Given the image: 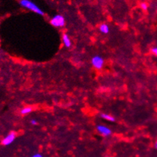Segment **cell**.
<instances>
[{"label": "cell", "instance_id": "obj_1", "mask_svg": "<svg viewBox=\"0 0 157 157\" xmlns=\"http://www.w3.org/2000/svg\"><path fill=\"white\" fill-rule=\"evenodd\" d=\"M20 5L22 7L25 8V9L31 11V12H35V13L40 14V15L44 14V12H43L42 9L40 7H38L34 2H33L30 0H20Z\"/></svg>", "mask_w": 157, "mask_h": 157}, {"label": "cell", "instance_id": "obj_12", "mask_svg": "<svg viewBox=\"0 0 157 157\" xmlns=\"http://www.w3.org/2000/svg\"><path fill=\"white\" fill-rule=\"evenodd\" d=\"M30 123H31V124H33V125H36V124H37V121L35 119H32L31 121H30Z\"/></svg>", "mask_w": 157, "mask_h": 157}, {"label": "cell", "instance_id": "obj_14", "mask_svg": "<svg viewBox=\"0 0 157 157\" xmlns=\"http://www.w3.org/2000/svg\"><path fill=\"white\" fill-rule=\"evenodd\" d=\"M155 147H156V148L157 149V141H156V144H155Z\"/></svg>", "mask_w": 157, "mask_h": 157}, {"label": "cell", "instance_id": "obj_4", "mask_svg": "<svg viewBox=\"0 0 157 157\" xmlns=\"http://www.w3.org/2000/svg\"><path fill=\"white\" fill-rule=\"evenodd\" d=\"M16 138V134L14 132H11L6 136L2 140V144L4 146H9L14 142Z\"/></svg>", "mask_w": 157, "mask_h": 157}, {"label": "cell", "instance_id": "obj_8", "mask_svg": "<svg viewBox=\"0 0 157 157\" xmlns=\"http://www.w3.org/2000/svg\"><path fill=\"white\" fill-rule=\"evenodd\" d=\"M100 116L102 117V118H103V119L106 120V121H115V118L113 116H112V115H109V114H105V113H102V114L100 115Z\"/></svg>", "mask_w": 157, "mask_h": 157}, {"label": "cell", "instance_id": "obj_11", "mask_svg": "<svg viewBox=\"0 0 157 157\" xmlns=\"http://www.w3.org/2000/svg\"><path fill=\"white\" fill-rule=\"evenodd\" d=\"M151 51H152V52L154 54V55H156L157 56V46H156V47H153V49H151Z\"/></svg>", "mask_w": 157, "mask_h": 157}, {"label": "cell", "instance_id": "obj_9", "mask_svg": "<svg viewBox=\"0 0 157 157\" xmlns=\"http://www.w3.org/2000/svg\"><path fill=\"white\" fill-rule=\"evenodd\" d=\"M32 110H33V109H32L31 107L27 106V107H25V108H23L21 110V113L22 115H27L31 113Z\"/></svg>", "mask_w": 157, "mask_h": 157}, {"label": "cell", "instance_id": "obj_2", "mask_svg": "<svg viewBox=\"0 0 157 157\" xmlns=\"http://www.w3.org/2000/svg\"><path fill=\"white\" fill-rule=\"evenodd\" d=\"M50 24L56 28H62V27L65 26V20L62 15L56 14L51 18Z\"/></svg>", "mask_w": 157, "mask_h": 157}, {"label": "cell", "instance_id": "obj_7", "mask_svg": "<svg viewBox=\"0 0 157 157\" xmlns=\"http://www.w3.org/2000/svg\"><path fill=\"white\" fill-rule=\"evenodd\" d=\"M100 30L102 33H108L109 32V27L106 24H102L100 26Z\"/></svg>", "mask_w": 157, "mask_h": 157}, {"label": "cell", "instance_id": "obj_13", "mask_svg": "<svg viewBox=\"0 0 157 157\" xmlns=\"http://www.w3.org/2000/svg\"><path fill=\"white\" fill-rule=\"evenodd\" d=\"M32 157H43L42 154H40V153H36V154L33 155Z\"/></svg>", "mask_w": 157, "mask_h": 157}, {"label": "cell", "instance_id": "obj_10", "mask_svg": "<svg viewBox=\"0 0 157 157\" xmlns=\"http://www.w3.org/2000/svg\"><path fill=\"white\" fill-rule=\"evenodd\" d=\"M140 7H141V9H143V10H147V9H148V5H147V3L143 2L140 5Z\"/></svg>", "mask_w": 157, "mask_h": 157}, {"label": "cell", "instance_id": "obj_3", "mask_svg": "<svg viewBox=\"0 0 157 157\" xmlns=\"http://www.w3.org/2000/svg\"><path fill=\"white\" fill-rule=\"evenodd\" d=\"M91 63H92L93 66L97 69H101L103 67L104 65V60L102 57L99 56H96L92 58L91 60Z\"/></svg>", "mask_w": 157, "mask_h": 157}, {"label": "cell", "instance_id": "obj_5", "mask_svg": "<svg viewBox=\"0 0 157 157\" xmlns=\"http://www.w3.org/2000/svg\"><path fill=\"white\" fill-rule=\"evenodd\" d=\"M97 130L98 131V132L100 133V134H102V135L105 136V137H106V136H109L110 134H112L111 129L109 128L106 127V126L100 125V124H99V125L97 127Z\"/></svg>", "mask_w": 157, "mask_h": 157}, {"label": "cell", "instance_id": "obj_6", "mask_svg": "<svg viewBox=\"0 0 157 157\" xmlns=\"http://www.w3.org/2000/svg\"><path fill=\"white\" fill-rule=\"evenodd\" d=\"M62 42H63V44L65 45V47H70L71 45V40H70L69 36L67 34H63L62 35Z\"/></svg>", "mask_w": 157, "mask_h": 157}]
</instances>
